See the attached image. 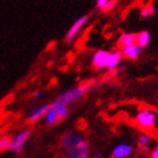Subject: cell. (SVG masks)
<instances>
[{
    "label": "cell",
    "instance_id": "6da1fadb",
    "mask_svg": "<svg viewBox=\"0 0 158 158\" xmlns=\"http://www.w3.org/2000/svg\"><path fill=\"white\" fill-rule=\"evenodd\" d=\"M92 85H93L92 82H84V84H80L78 86H75L73 88L61 93L56 97V99L60 101V102L64 103V104H67V105L73 104V103L78 102L79 99L84 97V95L88 92L89 88L92 87Z\"/></svg>",
    "mask_w": 158,
    "mask_h": 158
},
{
    "label": "cell",
    "instance_id": "7a4b0ae2",
    "mask_svg": "<svg viewBox=\"0 0 158 158\" xmlns=\"http://www.w3.org/2000/svg\"><path fill=\"white\" fill-rule=\"evenodd\" d=\"M31 137V130L30 129H24L22 131L11 137L9 141V146H8V152H14V154H18L24 149V146L26 143V141Z\"/></svg>",
    "mask_w": 158,
    "mask_h": 158
},
{
    "label": "cell",
    "instance_id": "3957f363",
    "mask_svg": "<svg viewBox=\"0 0 158 158\" xmlns=\"http://www.w3.org/2000/svg\"><path fill=\"white\" fill-rule=\"evenodd\" d=\"M157 115L152 110L149 109H142L140 110L137 115H135V122L139 127L143 129H150L154 128L156 124Z\"/></svg>",
    "mask_w": 158,
    "mask_h": 158
},
{
    "label": "cell",
    "instance_id": "277c9868",
    "mask_svg": "<svg viewBox=\"0 0 158 158\" xmlns=\"http://www.w3.org/2000/svg\"><path fill=\"white\" fill-rule=\"evenodd\" d=\"M84 140L82 135L78 132H67L61 139V147H62L67 152L75 150V149L80 145V142Z\"/></svg>",
    "mask_w": 158,
    "mask_h": 158
},
{
    "label": "cell",
    "instance_id": "5b68a950",
    "mask_svg": "<svg viewBox=\"0 0 158 158\" xmlns=\"http://www.w3.org/2000/svg\"><path fill=\"white\" fill-rule=\"evenodd\" d=\"M88 18H89V16L86 14V15H82V16L78 17V18L73 22V24L70 26V28L68 30V32H67V34H66V36H64V41H66L67 43H71L73 40L76 39L77 35H78V34L80 33V31L82 30V27L85 26L86 23L88 22Z\"/></svg>",
    "mask_w": 158,
    "mask_h": 158
},
{
    "label": "cell",
    "instance_id": "8992f818",
    "mask_svg": "<svg viewBox=\"0 0 158 158\" xmlns=\"http://www.w3.org/2000/svg\"><path fill=\"white\" fill-rule=\"evenodd\" d=\"M51 104L49 103H45V104H41V105L34 106L33 109L28 112V115H27V121L30 123H35L40 120V118H44L46 111L50 109Z\"/></svg>",
    "mask_w": 158,
    "mask_h": 158
},
{
    "label": "cell",
    "instance_id": "52a82bcc",
    "mask_svg": "<svg viewBox=\"0 0 158 158\" xmlns=\"http://www.w3.org/2000/svg\"><path fill=\"white\" fill-rule=\"evenodd\" d=\"M109 51L106 50H98L94 53L92 58V64L96 69H103L106 68V62H107V58H109Z\"/></svg>",
    "mask_w": 158,
    "mask_h": 158
},
{
    "label": "cell",
    "instance_id": "ba28073f",
    "mask_svg": "<svg viewBox=\"0 0 158 158\" xmlns=\"http://www.w3.org/2000/svg\"><path fill=\"white\" fill-rule=\"evenodd\" d=\"M120 51H121L123 58H127V59L130 60H135L138 59L140 54H141L142 48L135 43V44H132V45L123 46V48H121Z\"/></svg>",
    "mask_w": 158,
    "mask_h": 158
},
{
    "label": "cell",
    "instance_id": "9c48e42d",
    "mask_svg": "<svg viewBox=\"0 0 158 158\" xmlns=\"http://www.w3.org/2000/svg\"><path fill=\"white\" fill-rule=\"evenodd\" d=\"M133 152L131 145L129 143H118L114 147L112 152V158H128Z\"/></svg>",
    "mask_w": 158,
    "mask_h": 158
},
{
    "label": "cell",
    "instance_id": "30bf717a",
    "mask_svg": "<svg viewBox=\"0 0 158 158\" xmlns=\"http://www.w3.org/2000/svg\"><path fill=\"white\" fill-rule=\"evenodd\" d=\"M123 56H122L121 51H111L109 53V58H107V62H106V69L107 70H115L121 63Z\"/></svg>",
    "mask_w": 158,
    "mask_h": 158
},
{
    "label": "cell",
    "instance_id": "8fae6325",
    "mask_svg": "<svg viewBox=\"0 0 158 158\" xmlns=\"http://www.w3.org/2000/svg\"><path fill=\"white\" fill-rule=\"evenodd\" d=\"M137 43V34L135 33H122L118 39V45L120 48L128 46Z\"/></svg>",
    "mask_w": 158,
    "mask_h": 158
},
{
    "label": "cell",
    "instance_id": "7c38bea8",
    "mask_svg": "<svg viewBox=\"0 0 158 158\" xmlns=\"http://www.w3.org/2000/svg\"><path fill=\"white\" fill-rule=\"evenodd\" d=\"M51 105L54 107V110H56V113H58L60 121H61V120H64V118L68 116V114H69V107H68V105L62 102H60V101H58L56 98L51 103Z\"/></svg>",
    "mask_w": 158,
    "mask_h": 158
},
{
    "label": "cell",
    "instance_id": "4fadbf2b",
    "mask_svg": "<svg viewBox=\"0 0 158 158\" xmlns=\"http://www.w3.org/2000/svg\"><path fill=\"white\" fill-rule=\"evenodd\" d=\"M44 121L48 125H56L60 121L59 115H58V113L52 105L50 106V109L46 111L45 115H44Z\"/></svg>",
    "mask_w": 158,
    "mask_h": 158
},
{
    "label": "cell",
    "instance_id": "5bb4252c",
    "mask_svg": "<svg viewBox=\"0 0 158 158\" xmlns=\"http://www.w3.org/2000/svg\"><path fill=\"white\" fill-rule=\"evenodd\" d=\"M150 39L152 36L148 31H141L137 34V44L143 49L146 46H148V44L150 43Z\"/></svg>",
    "mask_w": 158,
    "mask_h": 158
},
{
    "label": "cell",
    "instance_id": "9a60e30c",
    "mask_svg": "<svg viewBox=\"0 0 158 158\" xmlns=\"http://www.w3.org/2000/svg\"><path fill=\"white\" fill-rule=\"evenodd\" d=\"M155 13H156L155 6L152 3H148V5H146V6H143L141 8V10H140V16L142 18H148V17L154 16Z\"/></svg>",
    "mask_w": 158,
    "mask_h": 158
},
{
    "label": "cell",
    "instance_id": "2e32d148",
    "mask_svg": "<svg viewBox=\"0 0 158 158\" xmlns=\"http://www.w3.org/2000/svg\"><path fill=\"white\" fill-rule=\"evenodd\" d=\"M152 138L150 135H147V133H142V135H139L138 138V146L139 147H148L152 142Z\"/></svg>",
    "mask_w": 158,
    "mask_h": 158
},
{
    "label": "cell",
    "instance_id": "e0dca14e",
    "mask_svg": "<svg viewBox=\"0 0 158 158\" xmlns=\"http://www.w3.org/2000/svg\"><path fill=\"white\" fill-rule=\"evenodd\" d=\"M9 141H10V138H8V137H1L0 138V152H2L3 150L8 149Z\"/></svg>",
    "mask_w": 158,
    "mask_h": 158
},
{
    "label": "cell",
    "instance_id": "ac0fdd59",
    "mask_svg": "<svg viewBox=\"0 0 158 158\" xmlns=\"http://www.w3.org/2000/svg\"><path fill=\"white\" fill-rule=\"evenodd\" d=\"M110 0H96V8H98L99 10L104 11L105 7L107 6Z\"/></svg>",
    "mask_w": 158,
    "mask_h": 158
},
{
    "label": "cell",
    "instance_id": "d6986e66",
    "mask_svg": "<svg viewBox=\"0 0 158 158\" xmlns=\"http://www.w3.org/2000/svg\"><path fill=\"white\" fill-rule=\"evenodd\" d=\"M67 158H87L85 156H82L80 152H78L77 150H71V152H67Z\"/></svg>",
    "mask_w": 158,
    "mask_h": 158
},
{
    "label": "cell",
    "instance_id": "ffe728a7",
    "mask_svg": "<svg viewBox=\"0 0 158 158\" xmlns=\"http://www.w3.org/2000/svg\"><path fill=\"white\" fill-rule=\"evenodd\" d=\"M115 6H116V0H110L109 3H107V6H106L105 9H104V11H110V10H112Z\"/></svg>",
    "mask_w": 158,
    "mask_h": 158
},
{
    "label": "cell",
    "instance_id": "44dd1931",
    "mask_svg": "<svg viewBox=\"0 0 158 158\" xmlns=\"http://www.w3.org/2000/svg\"><path fill=\"white\" fill-rule=\"evenodd\" d=\"M42 95H43L42 89H36V90L33 93V97H34V98H36V99L41 98V97H42Z\"/></svg>",
    "mask_w": 158,
    "mask_h": 158
},
{
    "label": "cell",
    "instance_id": "7402d4cb",
    "mask_svg": "<svg viewBox=\"0 0 158 158\" xmlns=\"http://www.w3.org/2000/svg\"><path fill=\"white\" fill-rule=\"evenodd\" d=\"M152 158H158V147H156L152 152Z\"/></svg>",
    "mask_w": 158,
    "mask_h": 158
},
{
    "label": "cell",
    "instance_id": "603a6c76",
    "mask_svg": "<svg viewBox=\"0 0 158 158\" xmlns=\"http://www.w3.org/2000/svg\"><path fill=\"white\" fill-rule=\"evenodd\" d=\"M90 158H104V156L102 152H95V154H93Z\"/></svg>",
    "mask_w": 158,
    "mask_h": 158
},
{
    "label": "cell",
    "instance_id": "cb8c5ba5",
    "mask_svg": "<svg viewBox=\"0 0 158 158\" xmlns=\"http://www.w3.org/2000/svg\"><path fill=\"white\" fill-rule=\"evenodd\" d=\"M0 104H1V99H0Z\"/></svg>",
    "mask_w": 158,
    "mask_h": 158
}]
</instances>
